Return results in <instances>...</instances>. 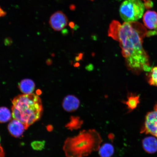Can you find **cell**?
<instances>
[{
	"label": "cell",
	"mask_w": 157,
	"mask_h": 157,
	"mask_svg": "<svg viewBox=\"0 0 157 157\" xmlns=\"http://www.w3.org/2000/svg\"><path fill=\"white\" fill-rule=\"evenodd\" d=\"M147 33L146 27L137 21L121 25L114 21L110 25L109 36L119 42L127 67L135 74L151 68L150 58L143 47Z\"/></svg>",
	"instance_id": "obj_1"
},
{
	"label": "cell",
	"mask_w": 157,
	"mask_h": 157,
	"mask_svg": "<svg viewBox=\"0 0 157 157\" xmlns=\"http://www.w3.org/2000/svg\"><path fill=\"white\" fill-rule=\"evenodd\" d=\"M12 107L13 119L20 121L26 128L40 118L43 113L42 101L34 94H21L12 101Z\"/></svg>",
	"instance_id": "obj_2"
},
{
	"label": "cell",
	"mask_w": 157,
	"mask_h": 157,
	"mask_svg": "<svg viewBox=\"0 0 157 157\" xmlns=\"http://www.w3.org/2000/svg\"><path fill=\"white\" fill-rule=\"evenodd\" d=\"M102 142L101 135L95 129L83 130L67 139L63 150L66 157H85L99 150Z\"/></svg>",
	"instance_id": "obj_3"
},
{
	"label": "cell",
	"mask_w": 157,
	"mask_h": 157,
	"mask_svg": "<svg viewBox=\"0 0 157 157\" xmlns=\"http://www.w3.org/2000/svg\"><path fill=\"white\" fill-rule=\"evenodd\" d=\"M145 6L141 0H125L119 8L120 16L125 22H136L144 14Z\"/></svg>",
	"instance_id": "obj_4"
},
{
	"label": "cell",
	"mask_w": 157,
	"mask_h": 157,
	"mask_svg": "<svg viewBox=\"0 0 157 157\" xmlns=\"http://www.w3.org/2000/svg\"><path fill=\"white\" fill-rule=\"evenodd\" d=\"M141 133L151 134L157 138V103L155 105L154 110L147 114Z\"/></svg>",
	"instance_id": "obj_5"
},
{
	"label": "cell",
	"mask_w": 157,
	"mask_h": 157,
	"mask_svg": "<svg viewBox=\"0 0 157 157\" xmlns=\"http://www.w3.org/2000/svg\"><path fill=\"white\" fill-rule=\"evenodd\" d=\"M143 22L147 31V36L157 35V13L154 11H147L143 16Z\"/></svg>",
	"instance_id": "obj_6"
},
{
	"label": "cell",
	"mask_w": 157,
	"mask_h": 157,
	"mask_svg": "<svg viewBox=\"0 0 157 157\" xmlns=\"http://www.w3.org/2000/svg\"><path fill=\"white\" fill-rule=\"evenodd\" d=\"M67 17L62 11L56 12L50 17L49 24L55 31H60L63 29L67 25Z\"/></svg>",
	"instance_id": "obj_7"
},
{
	"label": "cell",
	"mask_w": 157,
	"mask_h": 157,
	"mask_svg": "<svg viewBox=\"0 0 157 157\" xmlns=\"http://www.w3.org/2000/svg\"><path fill=\"white\" fill-rule=\"evenodd\" d=\"M8 129L10 134L13 137H19L22 136L27 129L25 125L20 121L13 119L9 123Z\"/></svg>",
	"instance_id": "obj_8"
},
{
	"label": "cell",
	"mask_w": 157,
	"mask_h": 157,
	"mask_svg": "<svg viewBox=\"0 0 157 157\" xmlns=\"http://www.w3.org/2000/svg\"><path fill=\"white\" fill-rule=\"evenodd\" d=\"M80 101L74 95H68L64 98L62 103L64 109L68 112L75 111L79 107Z\"/></svg>",
	"instance_id": "obj_9"
},
{
	"label": "cell",
	"mask_w": 157,
	"mask_h": 157,
	"mask_svg": "<svg viewBox=\"0 0 157 157\" xmlns=\"http://www.w3.org/2000/svg\"><path fill=\"white\" fill-rule=\"evenodd\" d=\"M142 144L143 149L149 154H154L157 151V139L155 137H145L143 140Z\"/></svg>",
	"instance_id": "obj_10"
},
{
	"label": "cell",
	"mask_w": 157,
	"mask_h": 157,
	"mask_svg": "<svg viewBox=\"0 0 157 157\" xmlns=\"http://www.w3.org/2000/svg\"><path fill=\"white\" fill-rule=\"evenodd\" d=\"M19 87L20 90L25 94H32L35 88V84L32 80L25 79L21 80L19 83Z\"/></svg>",
	"instance_id": "obj_11"
},
{
	"label": "cell",
	"mask_w": 157,
	"mask_h": 157,
	"mask_svg": "<svg viewBox=\"0 0 157 157\" xmlns=\"http://www.w3.org/2000/svg\"><path fill=\"white\" fill-rule=\"evenodd\" d=\"M123 103L127 106L129 112H131L137 108L140 103L139 96L131 93L128 96L127 101Z\"/></svg>",
	"instance_id": "obj_12"
},
{
	"label": "cell",
	"mask_w": 157,
	"mask_h": 157,
	"mask_svg": "<svg viewBox=\"0 0 157 157\" xmlns=\"http://www.w3.org/2000/svg\"><path fill=\"white\" fill-rule=\"evenodd\" d=\"M83 121L80 117L76 116H71L70 117L69 122L67 123L66 127L71 131L77 130L81 128Z\"/></svg>",
	"instance_id": "obj_13"
},
{
	"label": "cell",
	"mask_w": 157,
	"mask_h": 157,
	"mask_svg": "<svg viewBox=\"0 0 157 157\" xmlns=\"http://www.w3.org/2000/svg\"><path fill=\"white\" fill-rule=\"evenodd\" d=\"M114 152V148L110 143H105L100 148L99 155L101 157H111Z\"/></svg>",
	"instance_id": "obj_14"
},
{
	"label": "cell",
	"mask_w": 157,
	"mask_h": 157,
	"mask_svg": "<svg viewBox=\"0 0 157 157\" xmlns=\"http://www.w3.org/2000/svg\"><path fill=\"white\" fill-rule=\"evenodd\" d=\"M10 111L7 107H0V123L7 122L11 119Z\"/></svg>",
	"instance_id": "obj_15"
},
{
	"label": "cell",
	"mask_w": 157,
	"mask_h": 157,
	"mask_svg": "<svg viewBox=\"0 0 157 157\" xmlns=\"http://www.w3.org/2000/svg\"><path fill=\"white\" fill-rule=\"evenodd\" d=\"M148 76V82L150 85L157 87V66L151 69Z\"/></svg>",
	"instance_id": "obj_16"
},
{
	"label": "cell",
	"mask_w": 157,
	"mask_h": 157,
	"mask_svg": "<svg viewBox=\"0 0 157 157\" xmlns=\"http://www.w3.org/2000/svg\"><path fill=\"white\" fill-rule=\"evenodd\" d=\"M45 142L44 141H36L31 143V146L33 149L36 150H41L44 149L45 146Z\"/></svg>",
	"instance_id": "obj_17"
},
{
	"label": "cell",
	"mask_w": 157,
	"mask_h": 157,
	"mask_svg": "<svg viewBox=\"0 0 157 157\" xmlns=\"http://www.w3.org/2000/svg\"><path fill=\"white\" fill-rule=\"evenodd\" d=\"M0 142H1V137H0ZM5 153L4 152L2 147L1 146L0 144V157H4Z\"/></svg>",
	"instance_id": "obj_18"
},
{
	"label": "cell",
	"mask_w": 157,
	"mask_h": 157,
	"mask_svg": "<svg viewBox=\"0 0 157 157\" xmlns=\"http://www.w3.org/2000/svg\"><path fill=\"white\" fill-rule=\"evenodd\" d=\"M6 14V12L0 6V17H4Z\"/></svg>",
	"instance_id": "obj_19"
},
{
	"label": "cell",
	"mask_w": 157,
	"mask_h": 157,
	"mask_svg": "<svg viewBox=\"0 0 157 157\" xmlns=\"http://www.w3.org/2000/svg\"><path fill=\"white\" fill-rule=\"evenodd\" d=\"M109 138L110 139H113V134H110L109 136Z\"/></svg>",
	"instance_id": "obj_20"
},
{
	"label": "cell",
	"mask_w": 157,
	"mask_h": 157,
	"mask_svg": "<svg viewBox=\"0 0 157 157\" xmlns=\"http://www.w3.org/2000/svg\"><path fill=\"white\" fill-rule=\"evenodd\" d=\"M117 1H121V0H117Z\"/></svg>",
	"instance_id": "obj_21"
}]
</instances>
